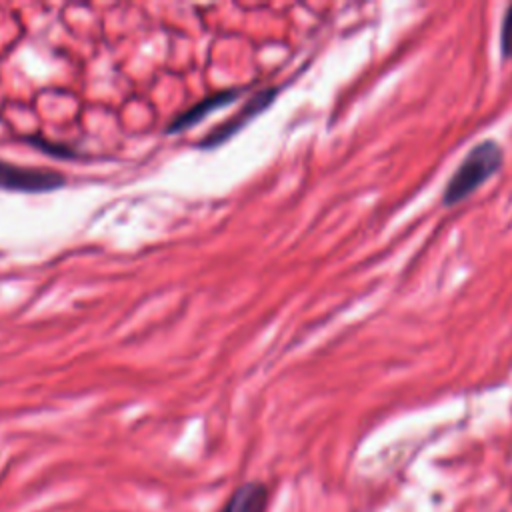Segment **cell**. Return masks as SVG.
Listing matches in <instances>:
<instances>
[{
	"label": "cell",
	"mask_w": 512,
	"mask_h": 512,
	"mask_svg": "<svg viewBox=\"0 0 512 512\" xmlns=\"http://www.w3.org/2000/svg\"><path fill=\"white\" fill-rule=\"evenodd\" d=\"M502 162L504 150L496 140L478 142L452 172V178L442 194V204L454 206L468 198L478 186H482L494 172L502 168Z\"/></svg>",
	"instance_id": "6da1fadb"
},
{
	"label": "cell",
	"mask_w": 512,
	"mask_h": 512,
	"mask_svg": "<svg viewBox=\"0 0 512 512\" xmlns=\"http://www.w3.org/2000/svg\"><path fill=\"white\" fill-rule=\"evenodd\" d=\"M66 178L50 168H32L12 164L0 158V188L16 192H50L62 188Z\"/></svg>",
	"instance_id": "7a4b0ae2"
},
{
	"label": "cell",
	"mask_w": 512,
	"mask_h": 512,
	"mask_svg": "<svg viewBox=\"0 0 512 512\" xmlns=\"http://www.w3.org/2000/svg\"><path fill=\"white\" fill-rule=\"evenodd\" d=\"M276 92H278V88H266V90H260L254 96H250V100L232 118L224 120L214 130H210L198 142V146L200 148H214V146L224 144L230 136H234L238 130H242L252 118H256L260 112H264L272 104V100L276 98Z\"/></svg>",
	"instance_id": "3957f363"
},
{
	"label": "cell",
	"mask_w": 512,
	"mask_h": 512,
	"mask_svg": "<svg viewBox=\"0 0 512 512\" xmlns=\"http://www.w3.org/2000/svg\"><path fill=\"white\" fill-rule=\"evenodd\" d=\"M240 92H242V88H228V90H220V92H214V94H210V96L198 100V102L192 104L188 110L180 112V114L166 126V132H178V130H184V128L194 126L196 122H200L202 118H206L212 110L222 108V106L230 104L232 100H236Z\"/></svg>",
	"instance_id": "277c9868"
},
{
	"label": "cell",
	"mask_w": 512,
	"mask_h": 512,
	"mask_svg": "<svg viewBox=\"0 0 512 512\" xmlns=\"http://www.w3.org/2000/svg\"><path fill=\"white\" fill-rule=\"evenodd\" d=\"M270 492L262 482L240 484L224 502L220 512H266Z\"/></svg>",
	"instance_id": "5b68a950"
},
{
	"label": "cell",
	"mask_w": 512,
	"mask_h": 512,
	"mask_svg": "<svg viewBox=\"0 0 512 512\" xmlns=\"http://www.w3.org/2000/svg\"><path fill=\"white\" fill-rule=\"evenodd\" d=\"M500 52L504 58H512V4H508L500 24Z\"/></svg>",
	"instance_id": "8992f818"
}]
</instances>
